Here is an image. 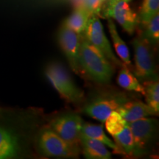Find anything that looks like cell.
<instances>
[{
  "label": "cell",
  "mask_w": 159,
  "mask_h": 159,
  "mask_svg": "<svg viewBox=\"0 0 159 159\" xmlns=\"http://www.w3.org/2000/svg\"><path fill=\"white\" fill-rule=\"evenodd\" d=\"M142 26L143 31L140 35L152 47H156L159 42V13Z\"/></svg>",
  "instance_id": "cell-20"
},
{
  "label": "cell",
  "mask_w": 159,
  "mask_h": 159,
  "mask_svg": "<svg viewBox=\"0 0 159 159\" xmlns=\"http://www.w3.org/2000/svg\"><path fill=\"white\" fill-rule=\"evenodd\" d=\"M79 65L81 73L101 84L108 83L114 74V65L85 38L81 39Z\"/></svg>",
  "instance_id": "cell-1"
},
{
  "label": "cell",
  "mask_w": 159,
  "mask_h": 159,
  "mask_svg": "<svg viewBox=\"0 0 159 159\" xmlns=\"http://www.w3.org/2000/svg\"><path fill=\"white\" fill-rule=\"evenodd\" d=\"M103 128L104 127L102 125H95L83 122L82 128H81L80 134L84 135L85 136H88L89 138L96 139L99 142H102L105 146L112 149L114 153L122 155V152L119 150V148L116 144V143L114 142V141H113L110 137H108L105 134Z\"/></svg>",
  "instance_id": "cell-15"
},
{
  "label": "cell",
  "mask_w": 159,
  "mask_h": 159,
  "mask_svg": "<svg viewBox=\"0 0 159 159\" xmlns=\"http://www.w3.org/2000/svg\"><path fill=\"white\" fill-rule=\"evenodd\" d=\"M83 34L89 43L97 47L114 66L122 67L125 65L113 52L98 16H91Z\"/></svg>",
  "instance_id": "cell-9"
},
{
  "label": "cell",
  "mask_w": 159,
  "mask_h": 159,
  "mask_svg": "<svg viewBox=\"0 0 159 159\" xmlns=\"http://www.w3.org/2000/svg\"><path fill=\"white\" fill-rule=\"evenodd\" d=\"M132 0H108L102 10V16L114 19L128 34L133 35L139 25L138 15L131 9Z\"/></svg>",
  "instance_id": "cell-7"
},
{
  "label": "cell",
  "mask_w": 159,
  "mask_h": 159,
  "mask_svg": "<svg viewBox=\"0 0 159 159\" xmlns=\"http://www.w3.org/2000/svg\"><path fill=\"white\" fill-rule=\"evenodd\" d=\"M82 2H83V0H82Z\"/></svg>",
  "instance_id": "cell-23"
},
{
  "label": "cell",
  "mask_w": 159,
  "mask_h": 159,
  "mask_svg": "<svg viewBox=\"0 0 159 159\" xmlns=\"http://www.w3.org/2000/svg\"><path fill=\"white\" fill-rule=\"evenodd\" d=\"M121 68L116 79L119 86L127 91H134L144 95V86L139 83V80L131 72L130 69L125 65Z\"/></svg>",
  "instance_id": "cell-18"
},
{
  "label": "cell",
  "mask_w": 159,
  "mask_h": 159,
  "mask_svg": "<svg viewBox=\"0 0 159 159\" xmlns=\"http://www.w3.org/2000/svg\"><path fill=\"white\" fill-rule=\"evenodd\" d=\"M62 25L57 33V41L71 69L77 75L82 74L79 65L80 47L82 37Z\"/></svg>",
  "instance_id": "cell-11"
},
{
  "label": "cell",
  "mask_w": 159,
  "mask_h": 159,
  "mask_svg": "<svg viewBox=\"0 0 159 159\" xmlns=\"http://www.w3.org/2000/svg\"><path fill=\"white\" fill-rule=\"evenodd\" d=\"M125 93L119 91H104L93 97L83 107V112L89 116L105 122L113 111L129 100Z\"/></svg>",
  "instance_id": "cell-3"
},
{
  "label": "cell",
  "mask_w": 159,
  "mask_h": 159,
  "mask_svg": "<svg viewBox=\"0 0 159 159\" xmlns=\"http://www.w3.org/2000/svg\"><path fill=\"white\" fill-rule=\"evenodd\" d=\"M107 0H83V5L90 12L91 15L99 16L102 13Z\"/></svg>",
  "instance_id": "cell-22"
},
{
  "label": "cell",
  "mask_w": 159,
  "mask_h": 159,
  "mask_svg": "<svg viewBox=\"0 0 159 159\" xmlns=\"http://www.w3.org/2000/svg\"><path fill=\"white\" fill-rule=\"evenodd\" d=\"M83 123V121L80 116L70 113L52 119L49 128L69 144L80 148V134Z\"/></svg>",
  "instance_id": "cell-10"
},
{
  "label": "cell",
  "mask_w": 159,
  "mask_h": 159,
  "mask_svg": "<svg viewBox=\"0 0 159 159\" xmlns=\"http://www.w3.org/2000/svg\"><path fill=\"white\" fill-rule=\"evenodd\" d=\"M107 19H108V30L117 55L122 60L123 63L126 66H128L129 69H133L132 64H131L130 51H129L128 46L122 39V38L119 36L114 20L111 18H107Z\"/></svg>",
  "instance_id": "cell-17"
},
{
  "label": "cell",
  "mask_w": 159,
  "mask_h": 159,
  "mask_svg": "<svg viewBox=\"0 0 159 159\" xmlns=\"http://www.w3.org/2000/svg\"><path fill=\"white\" fill-rule=\"evenodd\" d=\"M39 152L43 156L63 158H77L80 148L69 144L51 129H43L37 139Z\"/></svg>",
  "instance_id": "cell-4"
},
{
  "label": "cell",
  "mask_w": 159,
  "mask_h": 159,
  "mask_svg": "<svg viewBox=\"0 0 159 159\" xmlns=\"http://www.w3.org/2000/svg\"><path fill=\"white\" fill-rule=\"evenodd\" d=\"M80 144L83 155L89 159H110L111 152L106 146L96 139L80 134Z\"/></svg>",
  "instance_id": "cell-14"
},
{
  "label": "cell",
  "mask_w": 159,
  "mask_h": 159,
  "mask_svg": "<svg viewBox=\"0 0 159 159\" xmlns=\"http://www.w3.org/2000/svg\"><path fill=\"white\" fill-rule=\"evenodd\" d=\"M116 111L128 122L156 115L153 111L142 101H130V99L119 107Z\"/></svg>",
  "instance_id": "cell-13"
},
{
  "label": "cell",
  "mask_w": 159,
  "mask_h": 159,
  "mask_svg": "<svg viewBox=\"0 0 159 159\" xmlns=\"http://www.w3.org/2000/svg\"><path fill=\"white\" fill-rule=\"evenodd\" d=\"M22 150L23 139L19 131L0 120V159L16 158Z\"/></svg>",
  "instance_id": "cell-12"
},
{
  "label": "cell",
  "mask_w": 159,
  "mask_h": 159,
  "mask_svg": "<svg viewBox=\"0 0 159 159\" xmlns=\"http://www.w3.org/2000/svg\"><path fill=\"white\" fill-rule=\"evenodd\" d=\"M47 79L61 97L67 102L79 104L84 99V92L75 84L63 65L57 62L51 63L45 70Z\"/></svg>",
  "instance_id": "cell-2"
},
{
  "label": "cell",
  "mask_w": 159,
  "mask_h": 159,
  "mask_svg": "<svg viewBox=\"0 0 159 159\" xmlns=\"http://www.w3.org/2000/svg\"><path fill=\"white\" fill-rule=\"evenodd\" d=\"M105 123L106 130L114 139L122 155L132 156L134 148V137L128 122L115 111L106 119Z\"/></svg>",
  "instance_id": "cell-8"
},
{
  "label": "cell",
  "mask_w": 159,
  "mask_h": 159,
  "mask_svg": "<svg viewBox=\"0 0 159 159\" xmlns=\"http://www.w3.org/2000/svg\"><path fill=\"white\" fill-rule=\"evenodd\" d=\"M134 49L135 76L142 81L158 80L152 46L141 36L133 41Z\"/></svg>",
  "instance_id": "cell-5"
},
{
  "label": "cell",
  "mask_w": 159,
  "mask_h": 159,
  "mask_svg": "<svg viewBox=\"0 0 159 159\" xmlns=\"http://www.w3.org/2000/svg\"><path fill=\"white\" fill-rule=\"evenodd\" d=\"M159 13V0H142L138 15L139 23L144 25Z\"/></svg>",
  "instance_id": "cell-21"
},
{
  "label": "cell",
  "mask_w": 159,
  "mask_h": 159,
  "mask_svg": "<svg viewBox=\"0 0 159 159\" xmlns=\"http://www.w3.org/2000/svg\"><path fill=\"white\" fill-rule=\"evenodd\" d=\"M144 95L147 105L156 115L159 113V82L156 80L144 81Z\"/></svg>",
  "instance_id": "cell-19"
},
{
  "label": "cell",
  "mask_w": 159,
  "mask_h": 159,
  "mask_svg": "<svg viewBox=\"0 0 159 159\" xmlns=\"http://www.w3.org/2000/svg\"><path fill=\"white\" fill-rule=\"evenodd\" d=\"M134 137V148L132 156H141L150 150L156 137L158 120L145 117L134 122H128Z\"/></svg>",
  "instance_id": "cell-6"
},
{
  "label": "cell",
  "mask_w": 159,
  "mask_h": 159,
  "mask_svg": "<svg viewBox=\"0 0 159 159\" xmlns=\"http://www.w3.org/2000/svg\"><path fill=\"white\" fill-rule=\"evenodd\" d=\"M91 16L90 12L84 5H77L72 13L64 20L63 25L77 34L82 35Z\"/></svg>",
  "instance_id": "cell-16"
}]
</instances>
